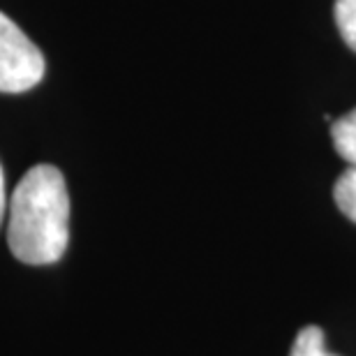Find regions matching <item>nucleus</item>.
Returning a JSON list of instances; mask_svg holds the SVG:
<instances>
[{
  "mask_svg": "<svg viewBox=\"0 0 356 356\" xmlns=\"http://www.w3.org/2000/svg\"><path fill=\"white\" fill-rule=\"evenodd\" d=\"M7 243L28 266L56 264L70 243V195L51 165L28 169L7 202Z\"/></svg>",
  "mask_w": 356,
  "mask_h": 356,
  "instance_id": "nucleus-1",
  "label": "nucleus"
},
{
  "mask_svg": "<svg viewBox=\"0 0 356 356\" xmlns=\"http://www.w3.org/2000/svg\"><path fill=\"white\" fill-rule=\"evenodd\" d=\"M44 76V56L31 38L0 12V92H26Z\"/></svg>",
  "mask_w": 356,
  "mask_h": 356,
  "instance_id": "nucleus-2",
  "label": "nucleus"
},
{
  "mask_svg": "<svg viewBox=\"0 0 356 356\" xmlns=\"http://www.w3.org/2000/svg\"><path fill=\"white\" fill-rule=\"evenodd\" d=\"M331 139L338 155L356 167V109L347 111L331 125Z\"/></svg>",
  "mask_w": 356,
  "mask_h": 356,
  "instance_id": "nucleus-3",
  "label": "nucleus"
},
{
  "mask_svg": "<svg viewBox=\"0 0 356 356\" xmlns=\"http://www.w3.org/2000/svg\"><path fill=\"white\" fill-rule=\"evenodd\" d=\"M333 199H336L338 209L347 218L356 222V167L345 169L343 176L333 185Z\"/></svg>",
  "mask_w": 356,
  "mask_h": 356,
  "instance_id": "nucleus-4",
  "label": "nucleus"
},
{
  "mask_svg": "<svg viewBox=\"0 0 356 356\" xmlns=\"http://www.w3.org/2000/svg\"><path fill=\"white\" fill-rule=\"evenodd\" d=\"M289 356H336L324 347V331L319 326H305L296 333Z\"/></svg>",
  "mask_w": 356,
  "mask_h": 356,
  "instance_id": "nucleus-5",
  "label": "nucleus"
},
{
  "mask_svg": "<svg viewBox=\"0 0 356 356\" xmlns=\"http://www.w3.org/2000/svg\"><path fill=\"white\" fill-rule=\"evenodd\" d=\"M333 14H336V26L345 44L356 51V0H336Z\"/></svg>",
  "mask_w": 356,
  "mask_h": 356,
  "instance_id": "nucleus-6",
  "label": "nucleus"
},
{
  "mask_svg": "<svg viewBox=\"0 0 356 356\" xmlns=\"http://www.w3.org/2000/svg\"><path fill=\"white\" fill-rule=\"evenodd\" d=\"M7 216V195H5V174H3V167H0V225Z\"/></svg>",
  "mask_w": 356,
  "mask_h": 356,
  "instance_id": "nucleus-7",
  "label": "nucleus"
}]
</instances>
